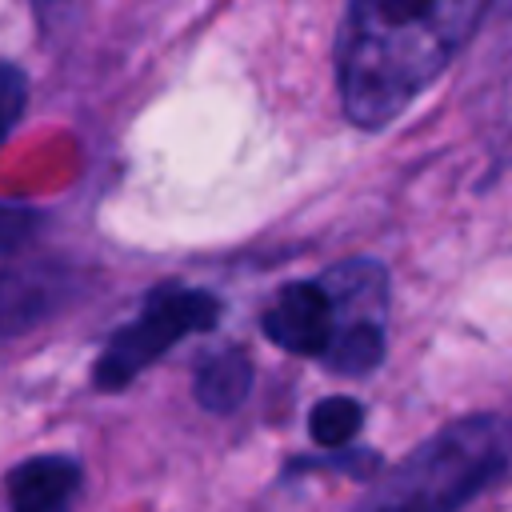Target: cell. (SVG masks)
Masks as SVG:
<instances>
[{"label": "cell", "instance_id": "9", "mask_svg": "<svg viewBox=\"0 0 512 512\" xmlns=\"http://www.w3.org/2000/svg\"><path fill=\"white\" fill-rule=\"evenodd\" d=\"M364 424V408L352 396H328L308 412V432L320 448H344Z\"/></svg>", "mask_w": 512, "mask_h": 512}, {"label": "cell", "instance_id": "13", "mask_svg": "<svg viewBox=\"0 0 512 512\" xmlns=\"http://www.w3.org/2000/svg\"><path fill=\"white\" fill-rule=\"evenodd\" d=\"M36 4V12L44 16V20H60V16H68L72 12V4L76 0H32Z\"/></svg>", "mask_w": 512, "mask_h": 512}, {"label": "cell", "instance_id": "3", "mask_svg": "<svg viewBox=\"0 0 512 512\" xmlns=\"http://www.w3.org/2000/svg\"><path fill=\"white\" fill-rule=\"evenodd\" d=\"M220 320V300L204 288H156L140 316L116 328L92 368V384L100 392H120L132 384L156 356H164L180 336L208 332Z\"/></svg>", "mask_w": 512, "mask_h": 512}, {"label": "cell", "instance_id": "12", "mask_svg": "<svg viewBox=\"0 0 512 512\" xmlns=\"http://www.w3.org/2000/svg\"><path fill=\"white\" fill-rule=\"evenodd\" d=\"M376 456L368 452H344V448H332V456H320V460H292V472H304V468H340V472H372Z\"/></svg>", "mask_w": 512, "mask_h": 512}, {"label": "cell", "instance_id": "14", "mask_svg": "<svg viewBox=\"0 0 512 512\" xmlns=\"http://www.w3.org/2000/svg\"><path fill=\"white\" fill-rule=\"evenodd\" d=\"M492 4H496V8L504 12V16H512V0H492Z\"/></svg>", "mask_w": 512, "mask_h": 512}, {"label": "cell", "instance_id": "1", "mask_svg": "<svg viewBox=\"0 0 512 512\" xmlns=\"http://www.w3.org/2000/svg\"><path fill=\"white\" fill-rule=\"evenodd\" d=\"M492 0H348L336 40L344 116L356 128L392 124L472 40Z\"/></svg>", "mask_w": 512, "mask_h": 512}, {"label": "cell", "instance_id": "6", "mask_svg": "<svg viewBox=\"0 0 512 512\" xmlns=\"http://www.w3.org/2000/svg\"><path fill=\"white\" fill-rule=\"evenodd\" d=\"M68 300V272L48 264H4L0 260V340H12L44 324Z\"/></svg>", "mask_w": 512, "mask_h": 512}, {"label": "cell", "instance_id": "7", "mask_svg": "<svg viewBox=\"0 0 512 512\" xmlns=\"http://www.w3.org/2000/svg\"><path fill=\"white\" fill-rule=\"evenodd\" d=\"M80 492V464L68 456H32L8 472L12 512H72Z\"/></svg>", "mask_w": 512, "mask_h": 512}, {"label": "cell", "instance_id": "4", "mask_svg": "<svg viewBox=\"0 0 512 512\" xmlns=\"http://www.w3.org/2000/svg\"><path fill=\"white\" fill-rule=\"evenodd\" d=\"M324 288L336 304V332L320 356L328 372L364 376L384 360L388 328V272L376 260H344L328 268Z\"/></svg>", "mask_w": 512, "mask_h": 512}, {"label": "cell", "instance_id": "10", "mask_svg": "<svg viewBox=\"0 0 512 512\" xmlns=\"http://www.w3.org/2000/svg\"><path fill=\"white\" fill-rule=\"evenodd\" d=\"M44 228V212L24 204H0V260L16 256Z\"/></svg>", "mask_w": 512, "mask_h": 512}, {"label": "cell", "instance_id": "11", "mask_svg": "<svg viewBox=\"0 0 512 512\" xmlns=\"http://www.w3.org/2000/svg\"><path fill=\"white\" fill-rule=\"evenodd\" d=\"M24 100H28V80L16 64H0V144L4 136L16 128L20 112H24Z\"/></svg>", "mask_w": 512, "mask_h": 512}, {"label": "cell", "instance_id": "8", "mask_svg": "<svg viewBox=\"0 0 512 512\" xmlns=\"http://www.w3.org/2000/svg\"><path fill=\"white\" fill-rule=\"evenodd\" d=\"M252 388V364L240 348H220L196 368V400L204 412H236Z\"/></svg>", "mask_w": 512, "mask_h": 512}, {"label": "cell", "instance_id": "2", "mask_svg": "<svg viewBox=\"0 0 512 512\" xmlns=\"http://www.w3.org/2000/svg\"><path fill=\"white\" fill-rule=\"evenodd\" d=\"M508 456L512 424L504 416H464L384 472L356 512H460L504 472Z\"/></svg>", "mask_w": 512, "mask_h": 512}, {"label": "cell", "instance_id": "5", "mask_svg": "<svg viewBox=\"0 0 512 512\" xmlns=\"http://www.w3.org/2000/svg\"><path fill=\"white\" fill-rule=\"evenodd\" d=\"M260 328L276 348H284L292 356H316L320 360L332 344V332H336V304H332L324 280L284 284L272 296V304L264 308Z\"/></svg>", "mask_w": 512, "mask_h": 512}]
</instances>
